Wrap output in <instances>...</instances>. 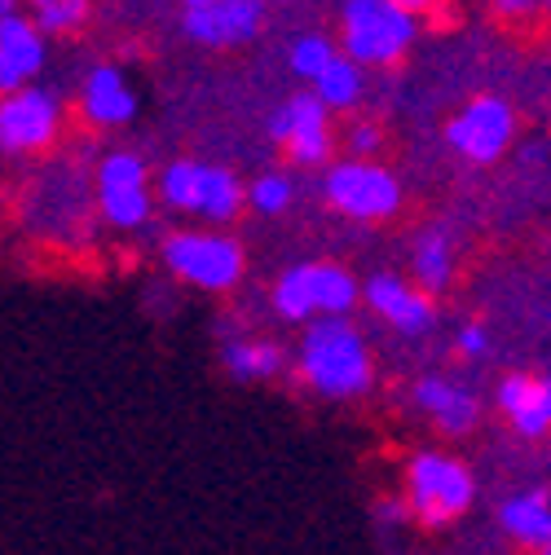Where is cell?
I'll return each instance as SVG.
<instances>
[{"instance_id": "1", "label": "cell", "mask_w": 551, "mask_h": 555, "mask_svg": "<svg viewBox=\"0 0 551 555\" xmlns=\"http://www.w3.org/2000/svg\"><path fill=\"white\" fill-rule=\"evenodd\" d=\"M300 375L326 397L362 392L367 379H371V362H367L358 331L349 322H339V318H326V322L309 326L305 349H300Z\"/></svg>"}, {"instance_id": "14", "label": "cell", "mask_w": 551, "mask_h": 555, "mask_svg": "<svg viewBox=\"0 0 551 555\" xmlns=\"http://www.w3.org/2000/svg\"><path fill=\"white\" fill-rule=\"evenodd\" d=\"M367 300H371L393 326H401V331H410V335L428 331V322H433V305H428L420 292H410L406 283H397V278H384V273L367 283Z\"/></svg>"}, {"instance_id": "6", "label": "cell", "mask_w": 551, "mask_h": 555, "mask_svg": "<svg viewBox=\"0 0 551 555\" xmlns=\"http://www.w3.org/2000/svg\"><path fill=\"white\" fill-rule=\"evenodd\" d=\"M472 503V476L441 454H420L410 463V507L428 525L454 520Z\"/></svg>"}, {"instance_id": "32", "label": "cell", "mask_w": 551, "mask_h": 555, "mask_svg": "<svg viewBox=\"0 0 551 555\" xmlns=\"http://www.w3.org/2000/svg\"><path fill=\"white\" fill-rule=\"evenodd\" d=\"M5 14H14V0H0V18H5Z\"/></svg>"}, {"instance_id": "8", "label": "cell", "mask_w": 551, "mask_h": 555, "mask_svg": "<svg viewBox=\"0 0 551 555\" xmlns=\"http://www.w3.org/2000/svg\"><path fill=\"white\" fill-rule=\"evenodd\" d=\"M512 132H516V115L503 98H476V102H467L463 115H454L446 124V142L459 155H467L472 164H490L508 151Z\"/></svg>"}, {"instance_id": "35", "label": "cell", "mask_w": 551, "mask_h": 555, "mask_svg": "<svg viewBox=\"0 0 551 555\" xmlns=\"http://www.w3.org/2000/svg\"><path fill=\"white\" fill-rule=\"evenodd\" d=\"M31 5H40V0H31Z\"/></svg>"}, {"instance_id": "31", "label": "cell", "mask_w": 551, "mask_h": 555, "mask_svg": "<svg viewBox=\"0 0 551 555\" xmlns=\"http://www.w3.org/2000/svg\"><path fill=\"white\" fill-rule=\"evenodd\" d=\"M380 516H384V520H406V516H410V507H406V503L384 499V503H380Z\"/></svg>"}, {"instance_id": "18", "label": "cell", "mask_w": 551, "mask_h": 555, "mask_svg": "<svg viewBox=\"0 0 551 555\" xmlns=\"http://www.w3.org/2000/svg\"><path fill=\"white\" fill-rule=\"evenodd\" d=\"M503 529L521 538L525 546H547L551 542V507L542 494H521L503 507Z\"/></svg>"}, {"instance_id": "15", "label": "cell", "mask_w": 551, "mask_h": 555, "mask_svg": "<svg viewBox=\"0 0 551 555\" xmlns=\"http://www.w3.org/2000/svg\"><path fill=\"white\" fill-rule=\"evenodd\" d=\"M239 207H243V185L234 172L226 168H213V164H203L198 172V203H194V212L203 221H234L239 217Z\"/></svg>"}, {"instance_id": "19", "label": "cell", "mask_w": 551, "mask_h": 555, "mask_svg": "<svg viewBox=\"0 0 551 555\" xmlns=\"http://www.w3.org/2000/svg\"><path fill=\"white\" fill-rule=\"evenodd\" d=\"M305 269V287H309V300H313V309H326V313H344L354 305V296H358V287H354V278L344 273V269H335V264H300Z\"/></svg>"}, {"instance_id": "34", "label": "cell", "mask_w": 551, "mask_h": 555, "mask_svg": "<svg viewBox=\"0 0 551 555\" xmlns=\"http://www.w3.org/2000/svg\"><path fill=\"white\" fill-rule=\"evenodd\" d=\"M547 555H551V542H547Z\"/></svg>"}, {"instance_id": "22", "label": "cell", "mask_w": 551, "mask_h": 555, "mask_svg": "<svg viewBox=\"0 0 551 555\" xmlns=\"http://www.w3.org/2000/svg\"><path fill=\"white\" fill-rule=\"evenodd\" d=\"M273 309H279L283 318H292V322H305L309 313H318V309H313V300H309L305 269H300V264H296V269H287V273L279 278V287H273Z\"/></svg>"}, {"instance_id": "9", "label": "cell", "mask_w": 551, "mask_h": 555, "mask_svg": "<svg viewBox=\"0 0 551 555\" xmlns=\"http://www.w3.org/2000/svg\"><path fill=\"white\" fill-rule=\"evenodd\" d=\"M269 137L283 142L296 164H318L331 151V128H326V106L318 98H292L283 111H273Z\"/></svg>"}, {"instance_id": "30", "label": "cell", "mask_w": 551, "mask_h": 555, "mask_svg": "<svg viewBox=\"0 0 551 555\" xmlns=\"http://www.w3.org/2000/svg\"><path fill=\"white\" fill-rule=\"evenodd\" d=\"M397 10H406V14H428V10H437L441 0H393Z\"/></svg>"}, {"instance_id": "12", "label": "cell", "mask_w": 551, "mask_h": 555, "mask_svg": "<svg viewBox=\"0 0 551 555\" xmlns=\"http://www.w3.org/2000/svg\"><path fill=\"white\" fill-rule=\"evenodd\" d=\"M80 111L93 128H124L137 115L132 85L124 80L119 66H93L80 89Z\"/></svg>"}, {"instance_id": "24", "label": "cell", "mask_w": 551, "mask_h": 555, "mask_svg": "<svg viewBox=\"0 0 551 555\" xmlns=\"http://www.w3.org/2000/svg\"><path fill=\"white\" fill-rule=\"evenodd\" d=\"M415 269L424 278V287H446V278H450V247L441 234H428L415 251Z\"/></svg>"}, {"instance_id": "23", "label": "cell", "mask_w": 551, "mask_h": 555, "mask_svg": "<svg viewBox=\"0 0 551 555\" xmlns=\"http://www.w3.org/2000/svg\"><path fill=\"white\" fill-rule=\"evenodd\" d=\"M89 18V0H40L36 5V27L40 31H80Z\"/></svg>"}, {"instance_id": "20", "label": "cell", "mask_w": 551, "mask_h": 555, "mask_svg": "<svg viewBox=\"0 0 551 555\" xmlns=\"http://www.w3.org/2000/svg\"><path fill=\"white\" fill-rule=\"evenodd\" d=\"M279 349L273 344H256V339H234V344H226V366H230V375H239V379H260V375H273L279 371Z\"/></svg>"}, {"instance_id": "33", "label": "cell", "mask_w": 551, "mask_h": 555, "mask_svg": "<svg viewBox=\"0 0 551 555\" xmlns=\"http://www.w3.org/2000/svg\"><path fill=\"white\" fill-rule=\"evenodd\" d=\"M190 5H203V0H185V10H190Z\"/></svg>"}, {"instance_id": "26", "label": "cell", "mask_w": 551, "mask_h": 555, "mask_svg": "<svg viewBox=\"0 0 551 555\" xmlns=\"http://www.w3.org/2000/svg\"><path fill=\"white\" fill-rule=\"evenodd\" d=\"M331 57H335V49H331V40H322V36H305V40H296V49H292V66H296V76H305V80H313Z\"/></svg>"}, {"instance_id": "2", "label": "cell", "mask_w": 551, "mask_h": 555, "mask_svg": "<svg viewBox=\"0 0 551 555\" xmlns=\"http://www.w3.org/2000/svg\"><path fill=\"white\" fill-rule=\"evenodd\" d=\"M339 36L349 62H397L415 40V14L397 10L393 0H344Z\"/></svg>"}, {"instance_id": "21", "label": "cell", "mask_w": 551, "mask_h": 555, "mask_svg": "<svg viewBox=\"0 0 551 555\" xmlns=\"http://www.w3.org/2000/svg\"><path fill=\"white\" fill-rule=\"evenodd\" d=\"M198 172H203V164H190V159H177L172 168H164L159 198L172 207V212H194V203H198Z\"/></svg>"}, {"instance_id": "10", "label": "cell", "mask_w": 551, "mask_h": 555, "mask_svg": "<svg viewBox=\"0 0 551 555\" xmlns=\"http://www.w3.org/2000/svg\"><path fill=\"white\" fill-rule=\"evenodd\" d=\"M265 23L260 0H203L185 10V31L198 44H239L252 40Z\"/></svg>"}, {"instance_id": "13", "label": "cell", "mask_w": 551, "mask_h": 555, "mask_svg": "<svg viewBox=\"0 0 551 555\" xmlns=\"http://www.w3.org/2000/svg\"><path fill=\"white\" fill-rule=\"evenodd\" d=\"M503 414L516 424V433L525 437H542L551 428V379H529V375H512L499 392Z\"/></svg>"}, {"instance_id": "28", "label": "cell", "mask_w": 551, "mask_h": 555, "mask_svg": "<svg viewBox=\"0 0 551 555\" xmlns=\"http://www.w3.org/2000/svg\"><path fill=\"white\" fill-rule=\"evenodd\" d=\"M349 142H354V151H358V155H371V151L380 146V128H375V124H358Z\"/></svg>"}, {"instance_id": "27", "label": "cell", "mask_w": 551, "mask_h": 555, "mask_svg": "<svg viewBox=\"0 0 551 555\" xmlns=\"http://www.w3.org/2000/svg\"><path fill=\"white\" fill-rule=\"evenodd\" d=\"M547 5H551V0H495L499 18H508V23H529V18H538Z\"/></svg>"}, {"instance_id": "5", "label": "cell", "mask_w": 551, "mask_h": 555, "mask_svg": "<svg viewBox=\"0 0 551 555\" xmlns=\"http://www.w3.org/2000/svg\"><path fill=\"white\" fill-rule=\"evenodd\" d=\"M62 137V102L49 89H18L0 98V151L5 155H40Z\"/></svg>"}, {"instance_id": "17", "label": "cell", "mask_w": 551, "mask_h": 555, "mask_svg": "<svg viewBox=\"0 0 551 555\" xmlns=\"http://www.w3.org/2000/svg\"><path fill=\"white\" fill-rule=\"evenodd\" d=\"M358 93H362V66L358 62H349V57H331L322 72L313 76V98L331 111H339V106H354L358 102Z\"/></svg>"}, {"instance_id": "16", "label": "cell", "mask_w": 551, "mask_h": 555, "mask_svg": "<svg viewBox=\"0 0 551 555\" xmlns=\"http://www.w3.org/2000/svg\"><path fill=\"white\" fill-rule=\"evenodd\" d=\"M415 397H420L424 410L437 414V424H441L446 433H467L472 420H476V401H472L463 388L446 384V379H424V384L415 388Z\"/></svg>"}, {"instance_id": "4", "label": "cell", "mask_w": 551, "mask_h": 555, "mask_svg": "<svg viewBox=\"0 0 551 555\" xmlns=\"http://www.w3.org/2000/svg\"><path fill=\"white\" fill-rule=\"evenodd\" d=\"M98 217L111 230H142L155 217V190H151V168L132 151H111L98 164Z\"/></svg>"}, {"instance_id": "3", "label": "cell", "mask_w": 551, "mask_h": 555, "mask_svg": "<svg viewBox=\"0 0 551 555\" xmlns=\"http://www.w3.org/2000/svg\"><path fill=\"white\" fill-rule=\"evenodd\" d=\"M164 264L198 292H230L243 278V251L213 230H177L164 238Z\"/></svg>"}, {"instance_id": "25", "label": "cell", "mask_w": 551, "mask_h": 555, "mask_svg": "<svg viewBox=\"0 0 551 555\" xmlns=\"http://www.w3.org/2000/svg\"><path fill=\"white\" fill-rule=\"evenodd\" d=\"M252 207L256 212H283V207L292 203V181L283 177V172H269V177H260L256 185H252Z\"/></svg>"}, {"instance_id": "7", "label": "cell", "mask_w": 551, "mask_h": 555, "mask_svg": "<svg viewBox=\"0 0 551 555\" xmlns=\"http://www.w3.org/2000/svg\"><path fill=\"white\" fill-rule=\"evenodd\" d=\"M326 198H331V207H339L344 217L375 221V217H388L393 207L401 203V190H397L393 172H384V168H375L367 159H354V164L331 168Z\"/></svg>"}, {"instance_id": "29", "label": "cell", "mask_w": 551, "mask_h": 555, "mask_svg": "<svg viewBox=\"0 0 551 555\" xmlns=\"http://www.w3.org/2000/svg\"><path fill=\"white\" fill-rule=\"evenodd\" d=\"M459 349H463L467 358H476V353H486V331H480V326H467V331L459 335Z\"/></svg>"}, {"instance_id": "11", "label": "cell", "mask_w": 551, "mask_h": 555, "mask_svg": "<svg viewBox=\"0 0 551 555\" xmlns=\"http://www.w3.org/2000/svg\"><path fill=\"white\" fill-rule=\"evenodd\" d=\"M44 66V31L23 18V14H5L0 18V98L27 89Z\"/></svg>"}]
</instances>
